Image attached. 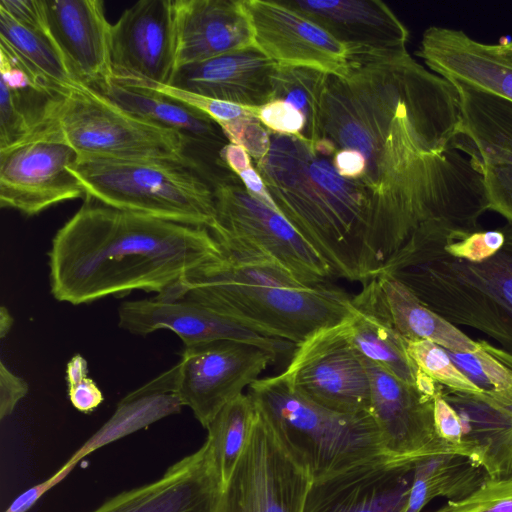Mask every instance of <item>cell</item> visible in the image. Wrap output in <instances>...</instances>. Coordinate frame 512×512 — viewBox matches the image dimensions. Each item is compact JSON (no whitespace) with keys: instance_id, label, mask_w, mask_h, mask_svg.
I'll list each match as a JSON object with an SVG mask.
<instances>
[{"instance_id":"cell-1","label":"cell","mask_w":512,"mask_h":512,"mask_svg":"<svg viewBox=\"0 0 512 512\" xmlns=\"http://www.w3.org/2000/svg\"><path fill=\"white\" fill-rule=\"evenodd\" d=\"M321 138L366 162L365 281L422 226L480 230L489 205L456 89L407 50L352 53L346 75L329 76Z\"/></svg>"},{"instance_id":"cell-16","label":"cell","mask_w":512,"mask_h":512,"mask_svg":"<svg viewBox=\"0 0 512 512\" xmlns=\"http://www.w3.org/2000/svg\"><path fill=\"white\" fill-rule=\"evenodd\" d=\"M255 46L279 65L306 66L345 76L349 49L279 0H243Z\"/></svg>"},{"instance_id":"cell-3","label":"cell","mask_w":512,"mask_h":512,"mask_svg":"<svg viewBox=\"0 0 512 512\" xmlns=\"http://www.w3.org/2000/svg\"><path fill=\"white\" fill-rule=\"evenodd\" d=\"M211 233L220 253L160 295L198 302L260 334L296 345L354 313L352 296L344 290L303 284L251 243Z\"/></svg>"},{"instance_id":"cell-27","label":"cell","mask_w":512,"mask_h":512,"mask_svg":"<svg viewBox=\"0 0 512 512\" xmlns=\"http://www.w3.org/2000/svg\"><path fill=\"white\" fill-rule=\"evenodd\" d=\"M178 365L127 394L113 415L76 450L66 463L76 466L92 452L145 429L172 414L183 404L177 393Z\"/></svg>"},{"instance_id":"cell-49","label":"cell","mask_w":512,"mask_h":512,"mask_svg":"<svg viewBox=\"0 0 512 512\" xmlns=\"http://www.w3.org/2000/svg\"><path fill=\"white\" fill-rule=\"evenodd\" d=\"M88 378V363L81 355L73 356L67 363L66 379L68 387L74 386Z\"/></svg>"},{"instance_id":"cell-44","label":"cell","mask_w":512,"mask_h":512,"mask_svg":"<svg viewBox=\"0 0 512 512\" xmlns=\"http://www.w3.org/2000/svg\"><path fill=\"white\" fill-rule=\"evenodd\" d=\"M73 469V466L65 463L48 479L21 493L4 512H27L44 494L64 480Z\"/></svg>"},{"instance_id":"cell-12","label":"cell","mask_w":512,"mask_h":512,"mask_svg":"<svg viewBox=\"0 0 512 512\" xmlns=\"http://www.w3.org/2000/svg\"><path fill=\"white\" fill-rule=\"evenodd\" d=\"M348 318L316 331L297 345L281 376L295 392L325 408L371 413L370 379L350 342Z\"/></svg>"},{"instance_id":"cell-42","label":"cell","mask_w":512,"mask_h":512,"mask_svg":"<svg viewBox=\"0 0 512 512\" xmlns=\"http://www.w3.org/2000/svg\"><path fill=\"white\" fill-rule=\"evenodd\" d=\"M0 10L21 26L49 36L43 0H1Z\"/></svg>"},{"instance_id":"cell-5","label":"cell","mask_w":512,"mask_h":512,"mask_svg":"<svg viewBox=\"0 0 512 512\" xmlns=\"http://www.w3.org/2000/svg\"><path fill=\"white\" fill-rule=\"evenodd\" d=\"M501 228L503 246L472 262L444 249L439 231L447 228L425 225L372 276L396 279L432 311L488 335L512 355V223Z\"/></svg>"},{"instance_id":"cell-6","label":"cell","mask_w":512,"mask_h":512,"mask_svg":"<svg viewBox=\"0 0 512 512\" xmlns=\"http://www.w3.org/2000/svg\"><path fill=\"white\" fill-rule=\"evenodd\" d=\"M248 394L313 481L388 456L370 412L325 408L295 392L281 374L258 379Z\"/></svg>"},{"instance_id":"cell-50","label":"cell","mask_w":512,"mask_h":512,"mask_svg":"<svg viewBox=\"0 0 512 512\" xmlns=\"http://www.w3.org/2000/svg\"><path fill=\"white\" fill-rule=\"evenodd\" d=\"M14 323V319L5 306L0 308V337L3 339L9 333Z\"/></svg>"},{"instance_id":"cell-34","label":"cell","mask_w":512,"mask_h":512,"mask_svg":"<svg viewBox=\"0 0 512 512\" xmlns=\"http://www.w3.org/2000/svg\"><path fill=\"white\" fill-rule=\"evenodd\" d=\"M256 418V406L249 394L225 405L206 428V443L220 478L222 491L246 448Z\"/></svg>"},{"instance_id":"cell-33","label":"cell","mask_w":512,"mask_h":512,"mask_svg":"<svg viewBox=\"0 0 512 512\" xmlns=\"http://www.w3.org/2000/svg\"><path fill=\"white\" fill-rule=\"evenodd\" d=\"M347 325L350 342L360 356L417 387L421 371L407 352L406 340L392 327L356 308Z\"/></svg>"},{"instance_id":"cell-18","label":"cell","mask_w":512,"mask_h":512,"mask_svg":"<svg viewBox=\"0 0 512 512\" xmlns=\"http://www.w3.org/2000/svg\"><path fill=\"white\" fill-rule=\"evenodd\" d=\"M416 461L385 456L313 481L303 512H406Z\"/></svg>"},{"instance_id":"cell-17","label":"cell","mask_w":512,"mask_h":512,"mask_svg":"<svg viewBox=\"0 0 512 512\" xmlns=\"http://www.w3.org/2000/svg\"><path fill=\"white\" fill-rule=\"evenodd\" d=\"M118 324L136 335L168 329L180 337L184 346L236 340L258 345L278 355L297 346L290 341L260 334L198 302L165 295L123 302L118 309Z\"/></svg>"},{"instance_id":"cell-41","label":"cell","mask_w":512,"mask_h":512,"mask_svg":"<svg viewBox=\"0 0 512 512\" xmlns=\"http://www.w3.org/2000/svg\"><path fill=\"white\" fill-rule=\"evenodd\" d=\"M441 387L433 398V417L438 436L461 454L462 424L456 410L445 400ZM462 455V454H461Z\"/></svg>"},{"instance_id":"cell-31","label":"cell","mask_w":512,"mask_h":512,"mask_svg":"<svg viewBox=\"0 0 512 512\" xmlns=\"http://www.w3.org/2000/svg\"><path fill=\"white\" fill-rule=\"evenodd\" d=\"M487 478L481 466L461 454L442 453L418 459L406 512H420L438 496L450 500L463 499Z\"/></svg>"},{"instance_id":"cell-38","label":"cell","mask_w":512,"mask_h":512,"mask_svg":"<svg viewBox=\"0 0 512 512\" xmlns=\"http://www.w3.org/2000/svg\"><path fill=\"white\" fill-rule=\"evenodd\" d=\"M432 512H512V478H487L475 491L460 500H449Z\"/></svg>"},{"instance_id":"cell-26","label":"cell","mask_w":512,"mask_h":512,"mask_svg":"<svg viewBox=\"0 0 512 512\" xmlns=\"http://www.w3.org/2000/svg\"><path fill=\"white\" fill-rule=\"evenodd\" d=\"M276 63L256 46L180 68L171 85L213 99L258 108L272 100Z\"/></svg>"},{"instance_id":"cell-25","label":"cell","mask_w":512,"mask_h":512,"mask_svg":"<svg viewBox=\"0 0 512 512\" xmlns=\"http://www.w3.org/2000/svg\"><path fill=\"white\" fill-rule=\"evenodd\" d=\"M353 306L392 327L406 341L428 340L451 352L468 353L477 348L454 324L432 311L402 283L377 274L352 296Z\"/></svg>"},{"instance_id":"cell-48","label":"cell","mask_w":512,"mask_h":512,"mask_svg":"<svg viewBox=\"0 0 512 512\" xmlns=\"http://www.w3.org/2000/svg\"><path fill=\"white\" fill-rule=\"evenodd\" d=\"M222 163L235 175L252 167L251 156L242 146L228 143L219 153Z\"/></svg>"},{"instance_id":"cell-10","label":"cell","mask_w":512,"mask_h":512,"mask_svg":"<svg viewBox=\"0 0 512 512\" xmlns=\"http://www.w3.org/2000/svg\"><path fill=\"white\" fill-rule=\"evenodd\" d=\"M216 221L211 232H222L256 246L308 286L326 285L335 277L331 267L276 210L253 197L237 175L212 183Z\"/></svg>"},{"instance_id":"cell-13","label":"cell","mask_w":512,"mask_h":512,"mask_svg":"<svg viewBox=\"0 0 512 512\" xmlns=\"http://www.w3.org/2000/svg\"><path fill=\"white\" fill-rule=\"evenodd\" d=\"M278 354L236 340L184 346L178 365L177 393L183 406L207 428L219 411L260 379Z\"/></svg>"},{"instance_id":"cell-21","label":"cell","mask_w":512,"mask_h":512,"mask_svg":"<svg viewBox=\"0 0 512 512\" xmlns=\"http://www.w3.org/2000/svg\"><path fill=\"white\" fill-rule=\"evenodd\" d=\"M176 72L252 46L243 0H174Z\"/></svg>"},{"instance_id":"cell-43","label":"cell","mask_w":512,"mask_h":512,"mask_svg":"<svg viewBox=\"0 0 512 512\" xmlns=\"http://www.w3.org/2000/svg\"><path fill=\"white\" fill-rule=\"evenodd\" d=\"M27 382L0 362V419L10 416L19 401L28 393Z\"/></svg>"},{"instance_id":"cell-45","label":"cell","mask_w":512,"mask_h":512,"mask_svg":"<svg viewBox=\"0 0 512 512\" xmlns=\"http://www.w3.org/2000/svg\"><path fill=\"white\" fill-rule=\"evenodd\" d=\"M68 396L72 406L85 414L93 412L104 400L101 390L89 377L68 387Z\"/></svg>"},{"instance_id":"cell-7","label":"cell","mask_w":512,"mask_h":512,"mask_svg":"<svg viewBox=\"0 0 512 512\" xmlns=\"http://www.w3.org/2000/svg\"><path fill=\"white\" fill-rule=\"evenodd\" d=\"M69 169L87 197L107 206L209 230L215 224L212 183L192 166L155 159L79 156Z\"/></svg>"},{"instance_id":"cell-37","label":"cell","mask_w":512,"mask_h":512,"mask_svg":"<svg viewBox=\"0 0 512 512\" xmlns=\"http://www.w3.org/2000/svg\"><path fill=\"white\" fill-rule=\"evenodd\" d=\"M409 356L418 369L436 383L451 390L482 393L454 364L449 353L440 345L428 341H406Z\"/></svg>"},{"instance_id":"cell-29","label":"cell","mask_w":512,"mask_h":512,"mask_svg":"<svg viewBox=\"0 0 512 512\" xmlns=\"http://www.w3.org/2000/svg\"><path fill=\"white\" fill-rule=\"evenodd\" d=\"M55 96L0 49V149L40 127L46 107Z\"/></svg>"},{"instance_id":"cell-39","label":"cell","mask_w":512,"mask_h":512,"mask_svg":"<svg viewBox=\"0 0 512 512\" xmlns=\"http://www.w3.org/2000/svg\"><path fill=\"white\" fill-rule=\"evenodd\" d=\"M229 143L245 148L255 162L264 158L271 145V132L255 117H244L221 127Z\"/></svg>"},{"instance_id":"cell-4","label":"cell","mask_w":512,"mask_h":512,"mask_svg":"<svg viewBox=\"0 0 512 512\" xmlns=\"http://www.w3.org/2000/svg\"><path fill=\"white\" fill-rule=\"evenodd\" d=\"M335 147L271 133L267 155L255 162L278 212L331 267L335 277L364 283L371 203L365 187L338 174Z\"/></svg>"},{"instance_id":"cell-51","label":"cell","mask_w":512,"mask_h":512,"mask_svg":"<svg viewBox=\"0 0 512 512\" xmlns=\"http://www.w3.org/2000/svg\"><path fill=\"white\" fill-rule=\"evenodd\" d=\"M497 52L512 65V41L495 44Z\"/></svg>"},{"instance_id":"cell-23","label":"cell","mask_w":512,"mask_h":512,"mask_svg":"<svg viewBox=\"0 0 512 512\" xmlns=\"http://www.w3.org/2000/svg\"><path fill=\"white\" fill-rule=\"evenodd\" d=\"M415 54L447 81H458L512 101V65L495 44L477 41L464 31L430 26Z\"/></svg>"},{"instance_id":"cell-15","label":"cell","mask_w":512,"mask_h":512,"mask_svg":"<svg viewBox=\"0 0 512 512\" xmlns=\"http://www.w3.org/2000/svg\"><path fill=\"white\" fill-rule=\"evenodd\" d=\"M361 358L371 384V414L389 457L418 460L429 455L457 453L436 432L434 397Z\"/></svg>"},{"instance_id":"cell-30","label":"cell","mask_w":512,"mask_h":512,"mask_svg":"<svg viewBox=\"0 0 512 512\" xmlns=\"http://www.w3.org/2000/svg\"><path fill=\"white\" fill-rule=\"evenodd\" d=\"M0 49L49 92L60 95L83 84L48 35L31 31L0 10Z\"/></svg>"},{"instance_id":"cell-46","label":"cell","mask_w":512,"mask_h":512,"mask_svg":"<svg viewBox=\"0 0 512 512\" xmlns=\"http://www.w3.org/2000/svg\"><path fill=\"white\" fill-rule=\"evenodd\" d=\"M332 163L342 177L361 181L365 175L366 162L363 155L353 149H339L332 156Z\"/></svg>"},{"instance_id":"cell-36","label":"cell","mask_w":512,"mask_h":512,"mask_svg":"<svg viewBox=\"0 0 512 512\" xmlns=\"http://www.w3.org/2000/svg\"><path fill=\"white\" fill-rule=\"evenodd\" d=\"M448 353L458 369L482 392H512V355L507 351L481 340L473 352Z\"/></svg>"},{"instance_id":"cell-2","label":"cell","mask_w":512,"mask_h":512,"mask_svg":"<svg viewBox=\"0 0 512 512\" xmlns=\"http://www.w3.org/2000/svg\"><path fill=\"white\" fill-rule=\"evenodd\" d=\"M220 251L207 228L120 210L86 196L52 239L50 290L56 300L73 305L134 290L160 295Z\"/></svg>"},{"instance_id":"cell-28","label":"cell","mask_w":512,"mask_h":512,"mask_svg":"<svg viewBox=\"0 0 512 512\" xmlns=\"http://www.w3.org/2000/svg\"><path fill=\"white\" fill-rule=\"evenodd\" d=\"M98 91L130 113L175 130L192 144L218 156L221 149L229 143L219 125L209 116L158 93L125 87L114 82Z\"/></svg>"},{"instance_id":"cell-9","label":"cell","mask_w":512,"mask_h":512,"mask_svg":"<svg viewBox=\"0 0 512 512\" xmlns=\"http://www.w3.org/2000/svg\"><path fill=\"white\" fill-rule=\"evenodd\" d=\"M255 406L248 444L214 512H303L312 477Z\"/></svg>"},{"instance_id":"cell-35","label":"cell","mask_w":512,"mask_h":512,"mask_svg":"<svg viewBox=\"0 0 512 512\" xmlns=\"http://www.w3.org/2000/svg\"><path fill=\"white\" fill-rule=\"evenodd\" d=\"M330 74L321 70L276 64L272 78V100H282L300 111L306 121L304 139H320L324 97Z\"/></svg>"},{"instance_id":"cell-11","label":"cell","mask_w":512,"mask_h":512,"mask_svg":"<svg viewBox=\"0 0 512 512\" xmlns=\"http://www.w3.org/2000/svg\"><path fill=\"white\" fill-rule=\"evenodd\" d=\"M78 158L57 131L44 126L0 149V206L30 217L86 197L69 169Z\"/></svg>"},{"instance_id":"cell-32","label":"cell","mask_w":512,"mask_h":512,"mask_svg":"<svg viewBox=\"0 0 512 512\" xmlns=\"http://www.w3.org/2000/svg\"><path fill=\"white\" fill-rule=\"evenodd\" d=\"M449 82L458 95L462 133L477 155L512 153V101L462 82Z\"/></svg>"},{"instance_id":"cell-22","label":"cell","mask_w":512,"mask_h":512,"mask_svg":"<svg viewBox=\"0 0 512 512\" xmlns=\"http://www.w3.org/2000/svg\"><path fill=\"white\" fill-rule=\"evenodd\" d=\"M327 31L351 53L404 51L409 31L379 0H279Z\"/></svg>"},{"instance_id":"cell-19","label":"cell","mask_w":512,"mask_h":512,"mask_svg":"<svg viewBox=\"0 0 512 512\" xmlns=\"http://www.w3.org/2000/svg\"><path fill=\"white\" fill-rule=\"evenodd\" d=\"M50 39L73 74L96 90L112 82L110 29L100 0H43Z\"/></svg>"},{"instance_id":"cell-40","label":"cell","mask_w":512,"mask_h":512,"mask_svg":"<svg viewBox=\"0 0 512 512\" xmlns=\"http://www.w3.org/2000/svg\"><path fill=\"white\" fill-rule=\"evenodd\" d=\"M257 119L272 133L304 139L306 121L291 104L273 100L257 108Z\"/></svg>"},{"instance_id":"cell-14","label":"cell","mask_w":512,"mask_h":512,"mask_svg":"<svg viewBox=\"0 0 512 512\" xmlns=\"http://www.w3.org/2000/svg\"><path fill=\"white\" fill-rule=\"evenodd\" d=\"M112 82L171 85L176 74L174 0H141L110 29Z\"/></svg>"},{"instance_id":"cell-8","label":"cell","mask_w":512,"mask_h":512,"mask_svg":"<svg viewBox=\"0 0 512 512\" xmlns=\"http://www.w3.org/2000/svg\"><path fill=\"white\" fill-rule=\"evenodd\" d=\"M57 131L79 156L155 159L195 167L183 134L140 118L98 90L82 85L52 98L42 124Z\"/></svg>"},{"instance_id":"cell-20","label":"cell","mask_w":512,"mask_h":512,"mask_svg":"<svg viewBox=\"0 0 512 512\" xmlns=\"http://www.w3.org/2000/svg\"><path fill=\"white\" fill-rule=\"evenodd\" d=\"M222 487L206 442L157 480L126 490L92 512H214Z\"/></svg>"},{"instance_id":"cell-24","label":"cell","mask_w":512,"mask_h":512,"mask_svg":"<svg viewBox=\"0 0 512 512\" xmlns=\"http://www.w3.org/2000/svg\"><path fill=\"white\" fill-rule=\"evenodd\" d=\"M462 424L461 454L495 480L512 478V392L466 393L441 387Z\"/></svg>"},{"instance_id":"cell-47","label":"cell","mask_w":512,"mask_h":512,"mask_svg":"<svg viewBox=\"0 0 512 512\" xmlns=\"http://www.w3.org/2000/svg\"><path fill=\"white\" fill-rule=\"evenodd\" d=\"M238 178L246 190L256 199L260 200L270 208L277 210V207L270 196L267 187L259 172L253 166L239 173Z\"/></svg>"}]
</instances>
